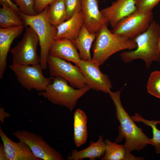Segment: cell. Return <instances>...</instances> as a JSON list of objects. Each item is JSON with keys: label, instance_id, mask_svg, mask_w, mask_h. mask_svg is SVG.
Returning <instances> with one entry per match:
<instances>
[{"label": "cell", "instance_id": "obj_1", "mask_svg": "<svg viewBox=\"0 0 160 160\" xmlns=\"http://www.w3.org/2000/svg\"><path fill=\"white\" fill-rule=\"evenodd\" d=\"M122 89L115 92L111 91L109 94L115 105L116 115L120 125L119 134L116 138L117 143L125 139L124 146L129 152H138L149 144V138L144 133L142 129L135 124L124 108L121 102L120 94Z\"/></svg>", "mask_w": 160, "mask_h": 160}, {"label": "cell", "instance_id": "obj_2", "mask_svg": "<svg viewBox=\"0 0 160 160\" xmlns=\"http://www.w3.org/2000/svg\"><path fill=\"white\" fill-rule=\"evenodd\" d=\"M160 25L155 20L151 23L148 29L133 39L136 48L131 50L124 51L120 54L123 61L129 63L137 59L143 60L147 68L154 62H160V53L157 48Z\"/></svg>", "mask_w": 160, "mask_h": 160}, {"label": "cell", "instance_id": "obj_3", "mask_svg": "<svg viewBox=\"0 0 160 160\" xmlns=\"http://www.w3.org/2000/svg\"><path fill=\"white\" fill-rule=\"evenodd\" d=\"M108 24H104L96 33L92 46V60L100 66L114 53L133 50L137 47L133 39L113 33L108 28Z\"/></svg>", "mask_w": 160, "mask_h": 160}, {"label": "cell", "instance_id": "obj_4", "mask_svg": "<svg viewBox=\"0 0 160 160\" xmlns=\"http://www.w3.org/2000/svg\"><path fill=\"white\" fill-rule=\"evenodd\" d=\"M48 6L42 12L34 15H26L20 12H17L25 26L32 27L38 36L40 47V63L44 70L48 67L47 60L49 49L57 33V27L52 25L49 20Z\"/></svg>", "mask_w": 160, "mask_h": 160}, {"label": "cell", "instance_id": "obj_5", "mask_svg": "<svg viewBox=\"0 0 160 160\" xmlns=\"http://www.w3.org/2000/svg\"><path fill=\"white\" fill-rule=\"evenodd\" d=\"M52 81L45 90L39 92V95L47 99L51 103L68 108L72 111L78 100L91 88L88 86L75 89L68 84V81L60 77L53 78Z\"/></svg>", "mask_w": 160, "mask_h": 160}, {"label": "cell", "instance_id": "obj_6", "mask_svg": "<svg viewBox=\"0 0 160 160\" xmlns=\"http://www.w3.org/2000/svg\"><path fill=\"white\" fill-rule=\"evenodd\" d=\"M39 40L33 29L27 27L21 40L11 50L12 55V65L18 66L33 65L41 63L37 50Z\"/></svg>", "mask_w": 160, "mask_h": 160}, {"label": "cell", "instance_id": "obj_7", "mask_svg": "<svg viewBox=\"0 0 160 160\" xmlns=\"http://www.w3.org/2000/svg\"><path fill=\"white\" fill-rule=\"evenodd\" d=\"M153 18L152 11L143 12L137 9L119 21L111 31L114 34L133 39L148 29Z\"/></svg>", "mask_w": 160, "mask_h": 160}, {"label": "cell", "instance_id": "obj_8", "mask_svg": "<svg viewBox=\"0 0 160 160\" xmlns=\"http://www.w3.org/2000/svg\"><path fill=\"white\" fill-rule=\"evenodd\" d=\"M9 67L20 83L29 91L32 89L39 92L44 91L52 82V78H46L44 76V69L40 63L18 66L11 65Z\"/></svg>", "mask_w": 160, "mask_h": 160}, {"label": "cell", "instance_id": "obj_9", "mask_svg": "<svg viewBox=\"0 0 160 160\" xmlns=\"http://www.w3.org/2000/svg\"><path fill=\"white\" fill-rule=\"evenodd\" d=\"M47 64L52 77H62L75 88L80 89L87 86L84 76L77 65L50 54L48 57Z\"/></svg>", "mask_w": 160, "mask_h": 160}, {"label": "cell", "instance_id": "obj_10", "mask_svg": "<svg viewBox=\"0 0 160 160\" xmlns=\"http://www.w3.org/2000/svg\"><path fill=\"white\" fill-rule=\"evenodd\" d=\"M19 141L27 144L34 155L44 160H63L62 155L45 142L42 137L25 130H17L12 133Z\"/></svg>", "mask_w": 160, "mask_h": 160}, {"label": "cell", "instance_id": "obj_11", "mask_svg": "<svg viewBox=\"0 0 160 160\" xmlns=\"http://www.w3.org/2000/svg\"><path fill=\"white\" fill-rule=\"evenodd\" d=\"M83 74L86 85L97 91L108 93L112 87L108 76L102 73L99 66L92 60L85 61L81 60L76 64Z\"/></svg>", "mask_w": 160, "mask_h": 160}, {"label": "cell", "instance_id": "obj_12", "mask_svg": "<svg viewBox=\"0 0 160 160\" xmlns=\"http://www.w3.org/2000/svg\"><path fill=\"white\" fill-rule=\"evenodd\" d=\"M81 0L84 24L90 33H96L108 21L99 10L98 0Z\"/></svg>", "mask_w": 160, "mask_h": 160}, {"label": "cell", "instance_id": "obj_13", "mask_svg": "<svg viewBox=\"0 0 160 160\" xmlns=\"http://www.w3.org/2000/svg\"><path fill=\"white\" fill-rule=\"evenodd\" d=\"M137 9L135 0H116L101 11L113 28L119 21Z\"/></svg>", "mask_w": 160, "mask_h": 160}, {"label": "cell", "instance_id": "obj_14", "mask_svg": "<svg viewBox=\"0 0 160 160\" xmlns=\"http://www.w3.org/2000/svg\"><path fill=\"white\" fill-rule=\"evenodd\" d=\"M0 136L9 160H42L34 155L27 144L19 141L18 142L12 141L1 128Z\"/></svg>", "mask_w": 160, "mask_h": 160}, {"label": "cell", "instance_id": "obj_15", "mask_svg": "<svg viewBox=\"0 0 160 160\" xmlns=\"http://www.w3.org/2000/svg\"><path fill=\"white\" fill-rule=\"evenodd\" d=\"M24 26L9 28H0V79L6 69L7 59L11 45L14 40L22 33Z\"/></svg>", "mask_w": 160, "mask_h": 160}, {"label": "cell", "instance_id": "obj_16", "mask_svg": "<svg viewBox=\"0 0 160 160\" xmlns=\"http://www.w3.org/2000/svg\"><path fill=\"white\" fill-rule=\"evenodd\" d=\"M73 41L65 39H55L49 49V54L70 61L76 65L81 60Z\"/></svg>", "mask_w": 160, "mask_h": 160}, {"label": "cell", "instance_id": "obj_17", "mask_svg": "<svg viewBox=\"0 0 160 160\" xmlns=\"http://www.w3.org/2000/svg\"><path fill=\"white\" fill-rule=\"evenodd\" d=\"M84 24L81 11L56 27L57 33L55 39H65L73 41L78 37Z\"/></svg>", "mask_w": 160, "mask_h": 160}, {"label": "cell", "instance_id": "obj_18", "mask_svg": "<svg viewBox=\"0 0 160 160\" xmlns=\"http://www.w3.org/2000/svg\"><path fill=\"white\" fill-rule=\"evenodd\" d=\"M103 136L100 135L96 142L91 141L89 146L80 151L73 150L70 155L67 157L68 160H79L88 158L90 160H95L103 156L105 152V145L103 139Z\"/></svg>", "mask_w": 160, "mask_h": 160}, {"label": "cell", "instance_id": "obj_19", "mask_svg": "<svg viewBox=\"0 0 160 160\" xmlns=\"http://www.w3.org/2000/svg\"><path fill=\"white\" fill-rule=\"evenodd\" d=\"M73 138L77 148L86 142L88 135L87 116L83 110L77 109L73 114Z\"/></svg>", "mask_w": 160, "mask_h": 160}, {"label": "cell", "instance_id": "obj_20", "mask_svg": "<svg viewBox=\"0 0 160 160\" xmlns=\"http://www.w3.org/2000/svg\"><path fill=\"white\" fill-rule=\"evenodd\" d=\"M96 33H90L84 24L82 26L78 37L73 41L79 52L81 60L85 61L92 60L90 49L92 42L96 38Z\"/></svg>", "mask_w": 160, "mask_h": 160}, {"label": "cell", "instance_id": "obj_21", "mask_svg": "<svg viewBox=\"0 0 160 160\" xmlns=\"http://www.w3.org/2000/svg\"><path fill=\"white\" fill-rule=\"evenodd\" d=\"M24 26L17 13L11 7L6 4L0 8V26L2 28H9Z\"/></svg>", "mask_w": 160, "mask_h": 160}, {"label": "cell", "instance_id": "obj_22", "mask_svg": "<svg viewBox=\"0 0 160 160\" xmlns=\"http://www.w3.org/2000/svg\"><path fill=\"white\" fill-rule=\"evenodd\" d=\"M47 16L50 24L56 27L67 20L65 0H56L49 5Z\"/></svg>", "mask_w": 160, "mask_h": 160}, {"label": "cell", "instance_id": "obj_23", "mask_svg": "<svg viewBox=\"0 0 160 160\" xmlns=\"http://www.w3.org/2000/svg\"><path fill=\"white\" fill-rule=\"evenodd\" d=\"M105 153L101 160H126L127 151L124 145L113 142L107 138L104 140Z\"/></svg>", "mask_w": 160, "mask_h": 160}, {"label": "cell", "instance_id": "obj_24", "mask_svg": "<svg viewBox=\"0 0 160 160\" xmlns=\"http://www.w3.org/2000/svg\"><path fill=\"white\" fill-rule=\"evenodd\" d=\"M135 121L142 122L146 126L151 127L152 129V138L149 139V144L155 147V151L158 153H160V130L157 127L158 124V120H148L144 119L138 113H136L131 116Z\"/></svg>", "mask_w": 160, "mask_h": 160}, {"label": "cell", "instance_id": "obj_25", "mask_svg": "<svg viewBox=\"0 0 160 160\" xmlns=\"http://www.w3.org/2000/svg\"><path fill=\"white\" fill-rule=\"evenodd\" d=\"M146 88L149 94L160 99V70L154 71L151 73Z\"/></svg>", "mask_w": 160, "mask_h": 160}, {"label": "cell", "instance_id": "obj_26", "mask_svg": "<svg viewBox=\"0 0 160 160\" xmlns=\"http://www.w3.org/2000/svg\"><path fill=\"white\" fill-rule=\"evenodd\" d=\"M13 1L23 13L29 15L37 14L34 9V0H13Z\"/></svg>", "mask_w": 160, "mask_h": 160}, {"label": "cell", "instance_id": "obj_27", "mask_svg": "<svg viewBox=\"0 0 160 160\" xmlns=\"http://www.w3.org/2000/svg\"><path fill=\"white\" fill-rule=\"evenodd\" d=\"M65 4L67 13V20L76 13L81 11V0H65Z\"/></svg>", "mask_w": 160, "mask_h": 160}, {"label": "cell", "instance_id": "obj_28", "mask_svg": "<svg viewBox=\"0 0 160 160\" xmlns=\"http://www.w3.org/2000/svg\"><path fill=\"white\" fill-rule=\"evenodd\" d=\"M137 9L143 12L152 11L160 0H135Z\"/></svg>", "mask_w": 160, "mask_h": 160}, {"label": "cell", "instance_id": "obj_29", "mask_svg": "<svg viewBox=\"0 0 160 160\" xmlns=\"http://www.w3.org/2000/svg\"><path fill=\"white\" fill-rule=\"evenodd\" d=\"M56 0H34V8L37 14L42 12L47 7Z\"/></svg>", "mask_w": 160, "mask_h": 160}, {"label": "cell", "instance_id": "obj_30", "mask_svg": "<svg viewBox=\"0 0 160 160\" xmlns=\"http://www.w3.org/2000/svg\"><path fill=\"white\" fill-rule=\"evenodd\" d=\"M0 3L1 5L6 4L11 7L17 12H20V9L17 5L14 3L11 0H0Z\"/></svg>", "mask_w": 160, "mask_h": 160}, {"label": "cell", "instance_id": "obj_31", "mask_svg": "<svg viewBox=\"0 0 160 160\" xmlns=\"http://www.w3.org/2000/svg\"><path fill=\"white\" fill-rule=\"evenodd\" d=\"M11 115L5 111L4 108L2 107L0 108V121L2 124L4 123L5 118L10 117Z\"/></svg>", "mask_w": 160, "mask_h": 160}, {"label": "cell", "instance_id": "obj_32", "mask_svg": "<svg viewBox=\"0 0 160 160\" xmlns=\"http://www.w3.org/2000/svg\"><path fill=\"white\" fill-rule=\"evenodd\" d=\"M0 160H9L7 156L3 143L0 145Z\"/></svg>", "mask_w": 160, "mask_h": 160}, {"label": "cell", "instance_id": "obj_33", "mask_svg": "<svg viewBox=\"0 0 160 160\" xmlns=\"http://www.w3.org/2000/svg\"><path fill=\"white\" fill-rule=\"evenodd\" d=\"M157 48L159 52L160 53V31L158 40Z\"/></svg>", "mask_w": 160, "mask_h": 160}, {"label": "cell", "instance_id": "obj_34", "mask_svg": "<svg viewBox=\"0 0 160 160\" xmlns=\"http://www.w3.org/2000/svg\"><path fill=\"white\" fill-rule=\"evenodd\" d=\"M158 124H160V120H158Z\"/></svg>", "mask_w": 160, "mask_h": 160}, {"label": "cell", "instance_id": "obj_35", "mask_svg": "<svg viewBox=\"0 0 160 160\" xmlns=\"http://www.w3.org/2000/svg\"></svg>", "mask_w": 160, "mask_h": 160}]
</instances>
